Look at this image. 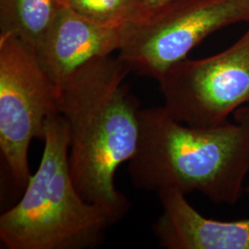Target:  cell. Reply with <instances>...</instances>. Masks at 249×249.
Returning a JSON list of instances; mask_svg holds the SVG:
<instances>
[{
  "label": "cell",
  "mask_w": 249,
  "mask_h": 249,
  "mask_svg": "<svg viewBox=\"0 0 249 249\" xmlns=\"http://www.w3.org/2000/svg\"><path fill=\"white\" fill-rule=\"evenodd\" d=\"M246 192H247V194H248V196H249V186L246 188Z\"/></svg>",
  "instance_id": "obj_12"
},
{
  "label": "cell",
  "mask_w": 249,
  "mask_h": 249,
  "mask_svg": "<svg viewBox=\"0 0 249 249\" xmlns=\"http://www.w3.org/2000/svg\"><path fill=\"white\" fill-rule=\"evenodd\" d=\"M124 36V25L95 23L67 5L58 12L35 53L46 75L58 88L84 64L118 52Z\"/></svg>",
  "instance_id": "obj_7"
},
{
  "label": "cell",
  "mask_w": 249,
  "mask_h": 249,
  "mask_svg": "<svg viewBox=\"0 0 249 249\" xmlns=\"http://www.w3.org/2000/svg\"><path fill=\"white\" fill-rule=\"evenodd\" d=\"M137 151L128 173L137 188L199 192L215 204L234 205L249 172V107L212 126L184 124L163 107L141 110Z\"/></svg>",
  "instance_id": "obj_2"
},
{
  "label": "cell",
  "mask_w": 249,
  "mask_h": 249,
  "mask_svg": "<svg viewBox=\"0 0 249 249\" xmlns=\"http://www.w3.org/2000/svg\"><path fill=\"white\" fill-rule=\"evenodd\" d=\"M83 18L103 25L124 26L141 16V0H67Z\"/></svg>",
  "instance_id": "obj_10"
},
{
  "label": "cell",
  "mask_w": 249,
  "mask_h": 249,
  "mask_svg": "<svg viewBox=\"0 0 249 249\" xmlns=\"http://www.w3.org/2000/svg\"><path fill=\"white\" fill-rule=\"evenodd\" d=\"M45 148L17 204L0 216V239L9 249H91L123 216L86 201L69 165L70 135L60 114L45 124Z\"/></svg>",
  "instance_id": "obj_3"
},
{
  "label": "cell",
  "mask_w": 249,
  "mask_h": 249,
  "mask_svg": "<svg viewBox=\"0 0 249 249\" xmlns=\"http://www.w3.org/2000/svg\"><path fill=\"white\" fill-rule=\"evenodd\" d=\"M162 213L152 226L165 249H249V219L223 222L206 218L177 190L158 193Z\"/></svg>",
  "instance_id": "obj_8"
},
{
  "label": "cell",
  "mask_w": 249,
  "mask_h": 249,
  "mask_svg": "<svg viewBox=\"0 0 249 249\" xmlns=\"http://www.w3.org/2000/svg\"><path fill=\"white\" fill-rule=\"evenodd\" d=\"M249 22V0H178L124 25L118 57L158 79L215 32Z\"/></svg>",
  "instance_id": "obj_4"
},
{
  "label": "cell",
  "mask_w": 249,
  "mask_h": 249,
  "mask_svg": "<svg viewBox=\"0 0 249 249\" xmlns=\"http://www.w3.org/2000/svg\"><path fill=\"white\" fill-rule=\"evenodd\" d=\"M58 110V90L36 53L13 36H0V149L20 187L32 177L29 148L45 139L47 120Z\"/></svg>",
  "instance_id": "obj_5"
},
{
  "label": "cell",
  "mask_w": 249,
  "mask_h": 249,
  "mask_svg": "<svg viewBox=\"0 0 249 249\" xmlns=\"http://www.w3.org/2000/svg\"><path fill=\"white\" fill-rule=\"evenodd\" d=\"M176 1L178 0H141L142 9H141V16L139 18H142L151 12L160 9L162 7H165Z\"/></svg>",
  "instance_id": "obj_11"
},
{
  "label": "cell",
  "mask_w": 249,
  "mask_h": 249,
  "mask_svg": "<svg viewBox=\"0 0 249 249\" xmlns=\"http://www.w3.org/2000/svg\"><path fill=\"white\" fill-rule=\"evenodd\" d=\"M131 71L111 54L84 64L57 88L76 188L86 201L123 217L130 202L116 189L115 178L118 167L132 159L141 130V104L125 82Z\"/></svg>",
  "instance_id": "obj_1"
},
{
  "label": "cell",
  "mask_w": 249,
  "mask_h": 249,
  "mask_svg": "<svg viewBox=\"0 0 249 249\" xmlns=\"http://www.w3.org/2000/svg\"><path fill=\"white\" fill-rule=\"evenodd\" d=\"M67 0H0V36H13L34 53Z\"/></svg>",
  "instance_id": "obj_9"
},
{
  "label": "cell",
  "mask_w": 249,
  "mask_h": 249,
  "mask_svg": "<svg viewBox=\"0 0 249 249\" xmlns=\"http://www.w3.org/2000/svg\"><path fill=\"white\" fill-rule=\"evenodd\" d=\"M157 80L163 107L178 121L193 126L227 121L249 104V26L227 49L200 59L186 58Z\"/></svg>",
  "instance_id": "obj_6"
}]
</instances>
